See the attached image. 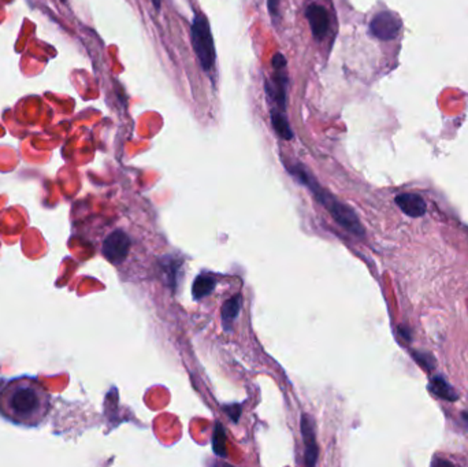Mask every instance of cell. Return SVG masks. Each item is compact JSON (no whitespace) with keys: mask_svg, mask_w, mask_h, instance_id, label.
Returning <instances> with one entry per match:
<instances>
[{"mask_svg":"<svg viewBox=\"0 0 468 467\" xmlns=\"http://www.w3.org/2000/svg\"><path fill=\"white\" fill-rule=\"evenodd\" d=\"M130 245V237L123 230H114L103 242V255L108 262L120 265L126 260Z\"/></svg>","mask_w":468,"mask_h":467,"instance_id":"obj_6","label":"cell"},{"mask_svg":"<svg viewBox=\"0 0 468 467\" xmlns=\"http://www.w3.org/2000/svg\"><path fill=\"white\" fill-rule=\"evenodd\" d=\"M306 18L310 24L312 36L315 40H322L328 35L330 28V18L328 10L316 3H312L306 10Z\"/></svg>","mask_w":468,"mask_h":467,"instance_id":"obj_7","label":"cell"},{"mask_svg":"<svg viewBox=\"0 0 468 467\" xmlns=\"http://www.w3.org/2000/svg\"><path fill=\"white\" fill-rule=\"evenodd\" d=\"M241 303H243V297L241 294H236L233 297H230L224 307H222V322H224V329L226 332L232 330V325L236 321V318L239 317L240 310H241Z\"/></svg>","mask_w":468,"mask_h":467,"instance_id":"obj_11","label":"cell"},{"mask_svg":"<svg viewBox=\"0 0 468 467\" xmlns=\"http://www.w3.org/2000/svg\"><path fill=\"white\" fill-rule=\"evenodd\" d=\"M285 168H286L288 173L292 174L300 184H303L304 187H307L308 190H311L313 197L319 202L321 206L326 208V211H329L331 218L338 225L358 237H363V226L360 224L356 212L352 208L347 206L345 203H343L341 200H338L333 193H330L329 190L321 187L318 184V181L313 178V175L303 165H300V163L286 165L285 163Z\"/></svg>","mask_w":468,"mask_h":467,"instance_id":"obj_2","label":"cell"},{"mask_svg":"<svg viewBox=\"0 0 468 467\" xmlns=\"http://www.w3.org/2000/svg\"><path fill=\"white\" fill-rule=\"evenodd\" d=\"M212 450L219 458H226V455H227L225 428L221 422H217L214 432H212Z\"/></svg>","mask_w":468,"mask_h":467,"instance_id":"obj_13","label":"cell"},{"mask_svg":"<svg viewBox=\"0 0 468 467\" xmlns=\"http://www.w3.org/2000/svg\"><path fill=\"white\" fill-rule=\"evenodd\" d=\"M271 125H273L276 133L281 139H293V130L289 125V121H288L285 113H282L279 110H273L271 111Z\"/></svg>","mask_w":468,"mask_h":467,"instance_id":"obj_12","label":"cell"},{"mask_svg":"<svg viewBox=\"0 0 468 467\" xmlns=\"http://www.w3.org/2000/svg\"><path fill=\"white\" fill-rule=\"evenodd\" d=\"M273 69L274 74L273 78L264 80V91L270 102L277 104V110L286 113L288 107V86H289V77L286 73V59L282 53H276L273 56Z\"/></svg>","mask_w":468,"mask_h":467,"instance_id":"obj_4","label":"cell"},{"mask_svg":"<svg viewBox=\"0 0 468 467\" xmlns=\"http://www.w3.org/2000/svg\"><path fill=\"white\" fill-rule=\"evenodd\" d=\"M300 428H301V436H303V441H304V462L307 466L313 467L318 462L319 448H318L311 418L303 414Z\"/></svg>","mask_w":468,"mask_h":467,"instance_id":"obj_8","label":"cell"},{"mask_svg":"<svg viewBox=\"0 0 468 467\" xmlns=\"http://www.w3.org/2000/svg\"><path fill=\"white\" fill-rule=\"evenodd\" d=\"M396 203L410 217H422L426 212V202L416 193H401L396 197Z\"/></svg>","mask_w":468,"mask_h":467,"instance_id":"obj_9","label":"cell"},{"mask_svg":"<svg viewBox=\"0 0 468 467\" xmlns=\"http://www.w3.org/2000/svg\"><path fill=\"white\" fill-rule=\"evenodd\" d=\"M62 1H63V3H65V1H66V0H62Z\"/></svg>","mask_w":468,"mask_h":467,"instance_id":"obj_18","label":"cell"},{"mask_svg":"<svg viewBox=\"0 0 468 467\" xmlns=\"http://www.w3.org/2000/svg\"><path fill=\"white\" fill-rule=\"evenodd\" d=\"M152 1V4H154V7H155V10H160V4H162V0H151Z\"/></svg>","mask_w":468,"mask_h":467,"instance_id":"obj_17","label":"cell"},{"mask_svg":"<svg viewBox=\"0 0 468 467\" xmlns=\"http://www.w3.org/2000/svg\"><path fill=\"white\" fill-rule=\"evenodd\" d=\"M400 31L401 19L392 11H381L375 14L370 22V34L383 41L393 40L399 35Z\"/></svg>","mask_w":468,"mask_h":467,"instance_id":"obj_5","label":"cell"},{"mask_svg":"<svg viewBox=\"0 0 468 467\" xmlns=\"http://www.w3.org/2000/svg\"><path fill=\"white\" fill-rule=\"evenodd\" d=\"M217 287V279L209 273H202L193 281L192 294L194 300H202L214 292Z\"/></svg>","mask_w":468,"mask_h":467,"instance_id":"obj_10","label":"cell"},{"mask_svg":"<svg viewBox=\"0 0 468 467\" xmlns=\"http://www.w3.org/2000/svg\"><path fill=\"white\" fill-rule=\"evenodd\" d=\"M191 40L193 51L197 56L199 65L204 71H211L215 65V46L211 26L203 13H196L191 26Z\"/></svg>","mask_w":468,"mask_h":467,"instance_id":"obj_3","label":"cell"},{"mask_svg":"<svg viewBox=\"0 0 468 467\" xmlns=\"http://www.w3.org/2000/svg\"><path fill=\"white\" fill-rule=\"evenodd\" d=\"M170 260H167V265L165 266V269H166V273H167V279H169V284H172V287L174 288V282H175V279H177V277H175V274H177V272H178V269H180V265L178 263H175L172 258H169Z\"/></svg>","mask_w":468,"mask_h":467,"instance_id":"obj_15","label":"cell"},{"mask_svg":"<svg viewBox=\"0 0 468 467\" xmlns=\"http://www.w3.org/2000/svg\"><path fill=\"white\" fill-rule=\"evenodd\" d=\"M51 410V396L40 381L22 376L0 382V416L26 428L38 426Z\"/></svg>","mask_w":468,"mask_h":467,"instance_id":"obj_1","label":"cell"},{"mask_svg":"<svg viewBox=\"0 0 468 467\" xmlns=\"http://www.w3.org/2000/svg\"><path fill=\"white\" fill-rule=\"evenodd\" d=\"M430 389L440 398L447 399V400H456L457 399V395L453 392L451 385L441 377L433 379L432 384H430Z\"/></svg>","mask_w":468,"mask_h":467,"instance_id":"obj_14","label":"cell"},{"mask_svg":"<svg viewBox=\"0 0 468 467\" xmlns=\"http://www.w3.org/2000/svg\"><path fill=\"white\" fill-rule=\"evenodd\" d=\"M279 3L281 0H267V9H269V13L270 16L273 18H276L279 13Z\"/></svg>","mask_w":468,"mask_h":467,"instance_id":"obj_16","label":"cell"}]
</instances>
